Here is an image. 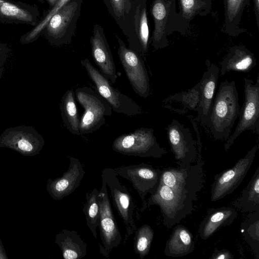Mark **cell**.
I'll list each match as a JSON object with an SVG mask.
<instances>
[{
	"instance_id": "31",
	"label": "cell",
	"mask_w": 259,
	"mask_h": 259,
	"mask_svg": "<svg viewBox=\"0 0 259 259\" xmlns=\"http://www.w3.org/2000/svg\"><path fill=\"white\" fill-rule=\"evenodd\" d=\"M152 13L156 20H162L166 15V10L163 4L156 2L152 7Z\"/></svg>"
},
{
	"instance_id": "12",
	"label": "cell",
	"mask_w": 259,
	"mask_h": 259,
	"mask_svg": "<svg viewBox=\"0 0 259 259\" xmlns=\"http://www.w3.org/2000/svg\"><path fill=\"white\" fill-rule=\"evenodd\" d=\"M117 176L129 181L138 192L143 202L142 210L146 207L145 196L156 191L162 170L156 169L151 165L141 163L124 165L114 169Z\"/></svg>"
},
{
	"instance_id": "6",
	"label": "cell",
	"mask_w": 259,
	"mask_h": 259,
	"mask_svg": "<svg viewBox=\"0 0 259 259\" xmlns=\"http://www.w3.org/2000/svg\"><path fill=\"white\" fill-rule=\"evenodd\" d=\"M80 63L95 85L98 93L108 102L113 111L129 116L142 113V107L133 99L114 88L88 58L81 60Z\"/></svg>"
},
{
	"instance_id": "14",
	"label": "cell",
	"mask_w": 259,
	"mask_h": 259,
	"mask_svg": "<svg viewBox=\"0 0 259 259\" xmlns=\"http://www.w3.org/2000/svg\"><path fill=\"white\" fill-rule=\"evenodd\" d=\"M102 187L99 191L100 236L103 247V255L108 257L109 253L120 244L122 237L113 213L110 202L107 186L105 178L102 176Z\"/></svg>"
},
{
	"instance_id": "33",
	"label": "cell",
	"mask_w": 259,
	"mask_h": 259,
	"mask_svg": "<svg viewBox=\"0 0 259 259\" xmlns=\"http://www.w3.org/2000/svg\"><path fill=\"white\" fill-rule=\"evenodd\" d=\"M9 51L0 53V80L3 76L4 65L6 61Z\"/></svg>"
},
{
	"instance_id": "37",
	"label": "cell",
	"mask_w": 259,
	"mask_h": 259,
	"mask_svg": "<svg viewBox=\"0 0 259 259\" xmlns=\"http://www.w3.org/2000/svg\"><path fill=\"white\" fill-rule=\"evenodd\" d=\"M10 51V49L7 44L0 42V53Z\"/></svg>"
},
{
	"instance_id": "5",
	"label": "cell",
	"mask_w": 259,
	"mask_h": 259,
	"mask_svg": "<svg viewBox=\"0 0 259 259\" xmlns=\"http://www.w3.org/2000/svg\"><path fill=\"white\" fill-rule=\"evenodd\" d=\"M75 94L77 101L84 109L79 119L80 135L95 132L105 124V116H111V107L98 92L89 87L77 88Z\"/></svg>"
},
{
	"instance_id": "38",
	"label": "cell",
	"mask_w": 259,
	"mask_h": 259,
	"mask_svg": "<svg viewBox=\"0 0 259 259\" xmlns=\"http://www.w3.org/2000/svg\"><path fill=\"white\" fill-rule=\"evenodd\" d=\"M38 2L41 3H44L45 2H47L49 5L52 7H53L55 4L57 3L58 0H37Z\"/></svg>"
},
{
	"instance_id": "26",
	"label": "cell",
	"mask_w": 259,
	"mask_h": 259,
	"mask_svg": "<svg viewBox=\"0 0 259 259\" xmlns=\"http://www.w3.org/2000/svg\"><path fill=\"white\" fill-rule=\"evenodd\" d=\"M99 191L96 188L85 194L86 202L83 208L86 224L95 239H97L96 229L99 225L100 203Z\"/></svg>"
},
{
	"instance_id": "11",
	"label": "cell",
	"mask_w": 259,
	"mask_h": 259,
	"mask_svg": "<svg viewBox=\"0 0 259 259\" xmlns=\"http://www.w3.org/2000/svg\"><path fill=\"white\" fill-rule=\"evenodd\" d=\"M257 149L255 145L234 166L215 176L210 191L211 201L224 198L239 186L251 166Z\"/></svg>"
},
{
	"instance_id": "22",
	"label": "cell",
	"mask_w": 259,
	"mask_h": 259,
	"mask_svg": "<svg viewBox=\"0 0 259 259\" xmlns=\"http://www.w3.org/2000/svg\"><path fill=\"white\" fill-rule=\"evenodd\" d=\"M195 242L189 230L182 225L177 226L166 242L164 253L171 257H180L192 252Z\"/></svg>"
},
{
	"instance_id": "16",
	"label": "cell",
	"mask_w": 259,
	"mask_h": 259,
	"mask_svg": "<svg viewBox=\"0 0 259 259\" xmlns=\"http://www.w3.org/2000/svg\"><path fill=\"white\" fill-rule=\"evenodd\" d=\"M91 53L93 60L100 72L110 82H116L117 74L112 52L106 38L103 27L95 24L91 37Z\"/></svg>"
},
{
	"instance_id": "30",
	"label": "cell",
	"mask_w": 259,
	"mask_h": 259,
	"mask_svg": "<svg viewBox=\"0 0 259 259\" xmlns=\"http://www.w3.org/2000/svg\"><path fill=\"white\" fill-rule=\"evenodd\" d=\"M103 2L109 13L121 29L131 4H129L126 0H103Z\"/></svg>"
},
{
	"instance_id": "10",
	"label": "cell",
	"mask_w": 259,
	"mask_h": 259,
	"mask_svg": "<svg viewBox=\"0 0 259 259\" xmlns=\"http://www.w3.org/2000/svg\"><path fill=\"white\" fill-rule=\"evenodd\" d=\"M45 140L32 126L20 125L6 129L0 135V148H8L24 155L38 154Z\"/></svg>"
},
{
	"instance_id": "19",
	"label": "cell",
	"mask_w": 259,
	"mask_h": 259,
	"mask_svg": "<svg viewBox=\"0 0 259 259\" xmlns=\"http://www.w3.org/2000/svg\"><path fill=\"white\" fill-rule=\"evenodd\" d=\"M206 64L207 69L199 81L200 99L196 111L202 124L204 125H206L220 73V68L217 65L210 62Z\"/></svg>"
},
{
	"instance_id": "4",
	"label": "cell",
	"mask_w": 259,
	"mask_h": 259,
	"mask_svg": "<svg viewBox=\"0 0 259 259\" xmlns=\"http://www.w3.org/2000/svg\"><path fill=\"white\" fill-rule=\"evenodd\" d=\"M112 148L121 154L143 158H160L167 153L157 142L153 129L148 127L139 128L117 137Z\"/></svg>"
},
{
	"instance_id": "24",
	"label": "cell",
	"mask_w": 259,
	"mask_h": 259,
	"mask_svg": "<svg viewBox=\"0 0 259 259\" xmlns=\"http://www.w3.org/2000/svg\"><path fill=\"white\" fill-rule=\"evenodd\" d=\"M241 212L259 211V168L258 167L241 195L233 202Z\"/></svg>"
},
{
	"instance_id": "7",
	"label": "cell",
	"mask_w": 259,
	"mask_h": 259,
	"mask_svg": "<svg viewBox=\"0 0 259 259\" xmlns=\"http://www.w3.org/2000/svg\"><path fill=\"white\" fill-rule=\"evenodd\" d=\"M131 3L121 29L127 38L128 48L142 57L148 51L149 37L146 0H131Z\"/></svg>"
},
{
	"instance_id": "17",
	"label": "cell",
	"mask_w": 259,
	"mask_h": 259,
	"mask_svg": "<svg viewBox=\"0 0 259 259\" xmlns=\"http://www.w3.org/2000/svg\"><path fill=\"white\" fill-rule=\"evenodd\" d=\"M68 170L55 179H49L46 188L54 200H59L70 195L79 186L85 171L83 165L76 157H69Z\"/></svg>"
},
{
	"instance_id": "36",
	"label": "cell",
	"mask_w": 259,
	"mask_h": 259,
	"mask_svg": "<svg viewBox=\"0 0 259 259\" xmlns=\"http://www.w3.org/2000/svg\"><path fill=\"white\" fill-rule=\"evenodd\" d=\"M0 259H8L5 249L0 238Z\"/></svg>"
},
{
	"instance_id": "13",
	"label": "cell",
	"mask_w": 259,
	"mask_h": 259,
	"mask_svg": "<svg viewBox=\"0 0 259 259\" xmlns=\"http://www.w3.org/2000/svg\"><path fill=\"white\" fill-rule=\"evenodd\" d=\"M102 176L106 180L114 206L125 226L127 236H129L137 230L133 217L135 205L132 196L127 189L120 183L114 169H104Z\"/></svg>"
},
{
	"instance_id": "2",
	"label": "cell",
	"mask_w": 259,
	"mask_h": 259,
	"mask_svg": "<svg viewBox=\"0 0 259 259\" xmlns=\"http://www.w3.org/2000/svg\"><path fill=\"white\" fill-rule=\"evenodd\" d=\"M197 194V192L171 188L159 182L156 191L146 202V207L158 205L160 208L163 223L166 227L171 228L191 213Z\"/></svg>"
},
{
	"instance_id": "23",
	"label": "cell",
	"mask_w": 259,
	"mask_h": 259,
	"mask_svg": "<svg viewBox=\"0 0 259 259\" xmlns=\"http://www.w3.org/2000/svg\"><path fill=\"white\" fill-rule=\"evenodd\" d=\"M220 75L224 76L227 72L237 71L248 72L256 65L253 55L243 49L233 50L220 63Z\"/></svg>"
},
{
	"instance_id": "15",
	"label": "cell",
	"mask_w": 259,
	"mask_h": 259,
	"mask_svg": "<svg viewBox=\"0 0 259 259\" xmlns=\"http://www.w3.org/2000/svg\"><path fill=\"white\" fill-rule=\"evenodd\" d=\"M167 137L180 166H190L197 156L195 142L188 127L173 119L166 127Z\"/></svg>"
},
{
	"instance_id": "32",
	"label": "cell",
	"mask_w": 259,
	"mask_h": 259,
	"mask_svg": "<svg viewBox=\"0 0 259 259\" xmlns=\"http://www.w3.org/2000/svg\"><path fill=\"white\" fill-rule=\"evenodd\" d=\"M233 257L229 251L225 249L215 251L211 257L212 259H231Z\"/></svg>"
},
{
	"instance_id": "39",
	"label": "cell",
	"mask_w": 259,
	"mask_h": 259,
	"mask_svg": "<svg viewBox=\"0 0 259 259\" xmlns=\"http://www.w3.org/2000/svg\"><path fill=\"white\" fill-rule=\"evenodd\" d=\"M129 4H131V0H126Z\"/></svg>"
},
{
	"instance_id": "34",
	"label": "cell",
	"mask_w": 259,
	"mask_h": 259,
	"mask_svg": "<svg viewBox=\"0 0 259 259\" xmlns=\"http://www.w3.org/2000/svg\"><path fill=\"white\" fill-rule=\"evenodd\" d=\"M242 0H228L229 9L230 11H234L235 12L239 6Z\"/></svg>"
},
{
	"instance_id": "18",
	"label": "cell",
	"mask_w": 259,
	"mask_h": 259,
	"mask_svg": "<svg viewBox=\"0 0 259 259\" xmlns=\"http://www.w3.org/2000/svg\"><path fill=\"white\" fill-rule=\"evenodd\" d=\"M39 12L35 6L14 0H0V22L35 26Z\"/></svg>"
},
{
	"instance_id": "21",
	"label": "cell",
	"mask_w": 259,
	"mask_h": 259,
	"mask_svg": "<svg viewBox=\"0 0 259 259\" xmlns=\"http://www.w3.org/2000/svg\"><path fill=\"white\" fill-rule=\"evenodd\" d=\"M55 242L65 259H80L87 254V243L74 230L63 229L56 234Z\"/></svg>"
},
{
	"instance_id": "29",
	"label": "cell",
	"mask_w": 259,
	"mask_h": 259,
	"mask_svg": "<svg viewBox=\"0 0 259 259\" xmlns=\"http://www.w3.org/2000/svg\"><path fill=\"white\" fill-rule=\"evenodd\" d=\"M134 237L135 252L143 259L149 253L153 239L154 231L148 225L137 229Z\"/></svg>"
},
{
	"instance_id": "1",
	"label": "cell",
	"mask_w": 259,
	"mask_h": 259,
	"mask_svg": "<svg viewBox=\"0 0 259 259\" xmlns=\"http://www.w3.org/2000/svg\"><path fill=\"white\" fill-rule=\"evenodd\" d=\"M213 99L206 125L215 140H227L240 110L235 81L222 82Z\"/></svg>"
},
{
	"instance_id": "8",
	"label": "cell",
	"mask_w": 259,
	"mask_h": 259,
	"mask_svg": "<svg viewBox=\"0 0 259 259\" xmlns=\"http://www.w3.org/2000/svg\"><path fill=\"white\" fill-rule=\"evenodd\" d=\"M244 102L240 110L239 122L236 128L225 143L226 151L244 131L252 130L259 134V76L257 75L254 84L251 79L244 77Z\"/></svg>"
},
{
	"instance_id": "3",
	"label": "cell",
	"mask_w": 259,
	"mask_h": 259,
	"mask_svg": "<svg viewBox=\"0 0 259 259\" xmlns=\"http://www.w3.org/2000/svg\"><path fill=\"white\" fill-rule=\"evenodd\" d=\"M82 2L70 0L51 17L41 32L51 45L59 46L71 42Z\"/></svg>"
},
{
	"instance_id": "9",
	"label": "cell",
	"mask_w": 259,
	"mask_h": 259,
	"mask_svg": "<svg viewBox=\"0 0 259 259\" xmlns=\"http://www.w3.org/2000/svg\"><path fill=\"white\" fill-rule=\"evenodd\" d=\"M116 38L119 59L133 91L140 97L147 98L150 93V80L142 57L127 47L118 36Z\"/></svg>"
},
{
	"instance_id": "35",
	"label": "cell",
	"mask_w": 259,
	"mask_h": 259,
	"mask_svg": "<svg viewBox=\"0 0 259 259\" xmlns=\"http://www.w3.org/2000/svg\"><path fill=\"white\" fill-rule=\"evenodd\" d=\"M183 8L186 10L192 8L194 5V0H181Z\"/></svg>"
},
{
	"instance_id": "25",
	"label": "cell",
	"mask_w": 259,
	"mask_h": 259,
	"mask_svg": "<svg viewBox=\"0 0 259 259\" xmlns=\"http://www.w3.org/2000/svg\"><path fill=\"white\" fill-rule=\"evenodd\" d=\"M60 112L62 121L67 129L74 135L80 136L79 119L72 89L66 91L62 96Z\"/></svg>"
},
{
	"instance_id": "28",
	"label": "cell",
	"mask_w": 259,
	"mask_h": 259,
	"mask_svg": "<svg viewBox=\"0 0 259 259\" xmlns=\"http://www.w3.org/2000/svg\"><path fill=\"white\" fill-rule=\"evenodd\" d=\"M70 0H58L55 5L44 14L42 19L34 27L20 38V42L23 45L28 44L35 41L51 17Z\"/></svg>"
},
{
	"instance_id": "20",
	"label": "cell",
	"mask_w": 259,
	"mask_h": 259,
	"mask_svg": "<svg viewBox=\"0 0 259 259\" xmlns=\"http://www.w3.org/2000/svg\"><path fill=\"white\" fill-rule=\"evenodd\" d=\"M237 215L236 210L230 207L210 209L199 226L200 238L208 239L220 227L231 224Z\"/></svg>"
},
{
	"instance_id": "27",
	"label": "cell",
	"mask_w": 259,
	"mask_h": 259,
	"mask_svg": "<svg viewBox=\"0 0 259 259\" xmlns=\"http://www.w3.org/2000/svg\"><path fill=\"white\" fill-rule=\"evenodd\" d=\"M200 99V83L199 82L192 88L187 91L170 95L164 102L175 101L182 105V113L187 110L196 111Z\"/></svg>"
}]
</instances>
